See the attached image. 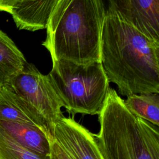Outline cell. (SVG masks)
Wrapping results in <instances>:
<instances>
[{
    "label": "cell",
    "mask_w": 159,
    "mask_h": 159,
    "mask_svg": "<svg viewBox=\"0 0 159 159\" xmlns=\"http://www.w3.org/2000/svg\"><path fill=\"white\" fill-rule=\"evenodd\" d=\"M101 61L120 94L159 93V42L108 9L101 35Z\"/></svg>",
    "instance_id": "obj_1"
},
{
    "label": "cell",
    "mask_w": 159,
    "mask_h": 159,
    "mask_svg": "<svg viewBox=\"0 0 159 159\" xmlns=\"http://www.w3.org/2000/svg\"><path fill=\"white\" fill-rule=\"evenodd\" d=\"M73 116L61 117L53 128V139L72 159H103L93 133Z\"/></svg>",
    "instance_id": "obj_6"
},
{
    "label": "cell",
    "mask_w": 159,
    "mask_h": 159,
    "mask_svg": "<svg viewBox=\"0 0 159 159\" xmlns=\"http://www.w3.org/2000/svg\"><path fill=\"white\" fill-rule=\"evenodd\" d=\"M58 0H0V11L9 13L20 30L35 31L46 28Z\"/></svg>",
    "instance_id": "obj_8"
},
{
    "label": "cell",
    "mask_w": 159,
    "mask_h": 159,
    "mask_svg": "<svg viewBox=\"0 0 159 159\" xmlns=\"http://www.w3.org/2000/svg\"><path fill=\"white\" fill-rule=\"evenodd\" d=\"M108 9L159 42V0H109Z\"/></svg>",
    "instance_id": "obj_7"
},
{
    "label": "cell",
    "mask_w": 159,
    "mask_h": 159,
    "mask_svg": "<svg viewBox=\"0 0 159 159\" xmlns=\"http://www.w3.org/2000/svg\"><path fill=\"white\" fill-rule=\"evenodd\" d=\"M0 159H50V156H42L29 150L0 129Z\"/></svg>",
    "instance_id": "obj_13"
},
{
    "label": "cell",
    "mask_w": 159,
    "mask_h": 159,
    "mask_svg": "<svg viewBox=\"0 0 159 159\" xmlns=\"http://www.w3.org/2000/svg\"><path fill=\"white\" fill-rule=\"evenodd\" d=\"M7 86L45 123L52 135L55 124L63 115L62 105L48 76L42 74L35 65L27 62L23 70Z\"/></svg>",
    "instance_id": "obj_5"
},
{
    "label": "cell",
    "mask_w": 159,
    "mask_h": 159,
    "mask_svg": "<svg viewBox=\"0 0 159 159\" xmlns=\"http://www.w3.org/2000/svg\"><path fill=\"white\" fill-rule=\"evenodd\" d=\"M93 134L103 159H159L158 127L134 115L109 88Z\"/></svg>",
    "instance_id": "obj_3"
},
{
    "label": "cell",
    "mask_w": 159,
    "mask_h": 159,
    "mask_svg": "<svg viewBox=\"0 0 159 159\" xmlns=\"http://www.w3.org/2000/svg\"><path fill=\"white\" fill-rule=\"evenodd\" d=\"M106 14L102 0H58L47 20V37L42 43L52 60L101 62Z\"/></svg>",
    "instance_id": "obj_2"
},
{
    "label": "cell",
    "mask_w": 159,
    "mask_h": 159,
    "mask_svg": "<svg viewBox=\"0 0 159 159\" xmlns=\"http://www.w3.org/2000/svg\"><path fill=\"white\" fill-rule=\"evenodd\" d=\"M0 129L29 150L42 156H50L53 138H50L40 128L25 123L0 120Z\"/></svg>",
    "instance_id": "obj_10"
},
{
    "label": "cell",
    "mask_w": 159,
    "mask_h": 159,
    "mask_svg": "<svg viewBox=\"0 0 159 159\" xmlns=\"http://www.w3.org/2000/svg\"><path fill=\"white\" fill-rule=\"evenodd\" d=\"M50 159H72L70 156L52 139L50 142Z\"/></svg>",
    "instance_id": "obj_14"
},
{
    "label": "cell",
    "mask_w": 159,
    "mask_h": 159,
    "mask_svg": "<svg viewBox=\"0 0 159 159\" xmlns=\"http://www.w3.org/2000/svg\"><path fill=\"white\" fill-rule=\"evenodd\" d=\"M27 61L9 36L0 30V87L9 85Z\"/></svg>",
    "instance_id": "obj_11"
},
{
    "label": "cell",
    "mask_w": 159,
    "mask_h": 159,
    "mask_svg": "<svg viewBox=\"0 0 159 159\" xmlns=\"http://www.w3.org/2000/svg\"><path fill=\"white\" fill-rule=\"evenodd\" d=\"M0 120L29 124L40 128L53 138L45 123L30 111L7 85L0 87Z\"/></svg>",
    "instance_id": "obj_9"
},
{
    "label": "cell",
    "mask_w": 159,
    "mask_h": 159,
    "mask_svg": "<svg viewBox=\"0 0 159 159\" xmlns=\"http://www.w3.org/2000/svg\"><path fill=\"white\" fill-rule=\"evenodd\" d=\"M124 101L134 115L158 127L159 93L133 94L127 96Z\"/></svg>",
    "instance_id": "obj_12"
},
{
    "label": "cell",
    "mask_w": 159,
    "mask_h": 159,
    "mask_svg": "<svg viewBox=\"0 0 159 159\" xmlns=\"http://www.w3.org/2000/svg\"><path fill=\"white\" fill-rule=\"evenodd\" d=\"M47 76L62 107L70 114H99L110 88L101 62L52 60Z\"/></svg>",
    "instance_id": "obj_4"
}]
</instances>
